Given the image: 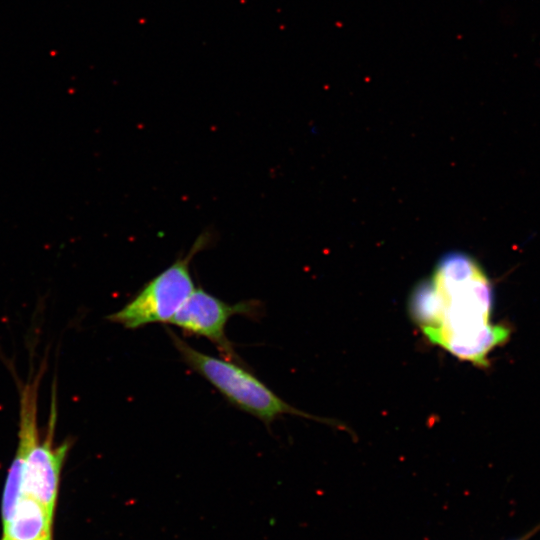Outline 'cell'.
I'll use <instances>...</instances> for the list:
<instances>
[{"label":"cell","instance_id":"cell-4","mask_svg":"<svg viewBox=\"0 0 540 540\" xmlns=\"http://www.w3.org/2000/svg\"><path fill=\"white\" fill-rule=\"evenodd\" d=\"M209 236L202 234L189 253L148 281L120 310L107 316L127 329L151 323H169L195 289L190 272L194 255L206 247Z\"/></svg>","mask_w":540,"mask_h":540},{"label":"cell","instance_id":"cell-7","mask_svg":"<svg viewBox=\"0 0 540 540\" xmlns=\"http://www.w3.org/2000/svg\"><path fill=\"white\" fill-rule=\"evenodd\" d=\"M40 540H52V535H51V536H48V537H46V538L40 539Z\"/></svg>","mask_w":540,"mask_h":540},{"label":"cell","instance_id":"cell-1","mask_svg":"<svg viewBox=\"0 0 540 540\" xmlns=\"http://www.w3.org/2000/svg\"><path fill=\"white\" fill-rule=\"evenodd\" d=\"M493 302V288L481 266L462 252H450L416 286L409 311L430 342L485 368L488 354L511 335L510 327L491 322Z\"/></svg>","mask_w":540,"mask_h":540},{"label":"cell","instance_id":"cell-3","mask_svg":"<svg viewBox=\"0 0 540 540\" xmlns=\"http://www.w3.org/2000/svg\"><path fill=\"white\" fill-rule=\"evenodd\" d=\"M38 376L27 383L21 392L18 446L16 452L22 459L23 492L55 513L60 474L70 448L65 441L53 444L55 412L52 407L50 427L46 438L40 442L37 429Z\"/></svg>","mask_w":540,"mask_h":540},{"label":"cell","instance_id":"cell-2","mask_svg":"<svg viewBox=\"0 0 540 540\" xmlns=\"http://www.w3.org/2000/svg\"><path fill=\"white\" fill-rule=\"evenodd\" d=\"M167 333L187 366L205 378L233 406L265 424H270L283 414H292L344 428L335 421L315 417L289 405L238 362L205 354L172 330L167 329Z\"/></svg>","mask_w":540,"mask_h":540},{"label":"cell","instance_id":"cell-5","mask_svg":"<svg viewBox=\"0 0 540 540\" xmlns=\"http://www.w3.org/2000/svg\"><path fill=\"white\" fill-rule=\"evenodd\" d=\"M260 313L261 304L256 300L230 304L198 287L169 323L179 327L187 335L208 339L224 358L238 362L239 357L226 337V325L234 315L256 318Z\"/></svg>","mask_w":540,"mask_h":540},{"label":"cell","instance_id":"cell-6","mask_svg":"<svg viewBox=\"0 0 540 540\" xmlns=\"http://www.w3.org/2000/svg\"><path fill=\"white\" fill-rule=\"evenodd\" d=\"M54 513L35 498L23 494L2 516V540H40L52 535Z\"/></svg>","mask_w":540,"mask_h":540}]
</instances>
